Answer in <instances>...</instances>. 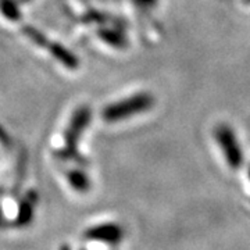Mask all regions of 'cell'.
I'll use <instances>...</instances> for the list:
<instances>
[{
  "label": "cell",
  "instance_id": "1",
  "mask_svg": "<svg viewBox=\"0 0 250 250\" xmlns=\"http://www.w3.org/2000/svg\"><path fill=\"white\" fill-rule=\"evenodd\" d=\"M154 96L149 92H138L131 96L116 100L102 110V120L108 124L121 123L149 111L154 106Z\"/></svg>",
  "mask_w": 250,
  "mask_h": 250
},
{
  "label": "cell",
  "instance_id": "4",
  "mask_svg": "<svg viewBox=\"0 0 250 250\" xmlns=\"http://www.w3.org/2000/svg\"><path fill=\"white\" fill-rule=\"evenodd\" d=\"M214 139L223 152L227 164L232 170L241 168L243 166V150L232 128L227 124H218L214 129Z\"/></svg>",
  "mask_w": 250,
  "mask_h": 250
},
{
  "label": "cell",
  "instance_id": "7",
  "mask_svg": "<svg viewBox=\"0 0 250 250\" xmlns=\"http://www.w3.org/2000/svg\"><path fill=\"white\" fill-rule=\"evenodd\" d=\"M67 181L70 187L80 193H85L90 189V179L85 171L70 170L67 172Z\"/></svg>",
  "mask_w": 250,
  "mask_h": 250
},
{
  "label": "cell",
  "instance_id": "3",
  "mask_svg": "<svg viewBox=\"0 0 250 250\" xmlns=\"http://www.w3.org/2000/svg\"><path fill=\"white\" fill-rule=\"evenodd\" d=\"M22 34L27 36L34 45H36L38 47L46 49V52L49 54H52V57H53L54 60H57L60 64H62L65 68H68V70L78 68L80 62H78L77 56L71 53L67 47H64L62 43L46 38L41 31H38V29L31 27V25H25V27L22 28Z\"/></svg>",
  "mask_w": 250,
  "mask_h": 250
},
{
  "label": "cell",
  "instance_id": "11",
  "mask_svg": "<svg viewBox=\"0 0 250 250\" xmlns=\"http://www.w3.org/2000/svg\"><path fill=\"white\" fill-rule=\"evenodd\" d=\"M249 178H250V168H249Z\"/></svg>",
  "mask_w": 250,
  "mask_h": 250
},
{
  "label": "cell",
  "instance_id": "8",
  "mask_svg": "<svg viewBox=\"0 0 250 250\" xmlns=\"http://www.w3.org/2000/svg\"><path fill=\"white\" fill-rule=\"evenodd\" d=\"M136 7L142 10H150L157 4V0H134Z\"/></svg>",
  "mask_w": 250,
  "mask_h": 250
},
{
  "label": "cell",
  "instance_id": "6",
  "mask_svg": "<svg viewBox=\"0 0 250 250\" xmlns=\"http://www.w3.org/2000/svg\"><path fill=\"white\" fill-rule=\"evenodd\" d=\"M36 205V196L35 193L28 195L18 207V215L16 218V225L17 227H25L28 224L32 221L34 218V210H35Z\"/></svg>",
  "mask_w": 250,
  "mask_h": 250
},
{
  "label": "cell",
  "instance_id": "5",
  "mask_svg": "<svg viewBox=\"0 0 250 250\" xmlns=\"http://www.w3.org/2000/svg\"><path fill=\"white\" fill-rule=\"evenodd\" d=\"M85 238L88 241L117 245L124 238V229L118 224H99V225H95V227H90L85 231Z\"/></svg>",
  "mask_w": 250,
  "mask_h": 250
},
{
  "label": "cell",
  "instance_id": "10",
  "mask_svg": "<svg viewBox=\"0 0 250 250\" xmlns=\"http://www.w3.org/2000/svg\"><path fill=\"white\" fill-rule=\"evenodd\" d=\"M243 1H245L246 4H250V0H243Z\"/></svg>",
  "mask_w": 250,
  "mask_h": 250
},
{
  "label": "cell",
  "instance_id": "9",
  "mask_svg": "<svg viewBox=\"0 0 250 250\" xmlns=\"http://www.w3.org/2000/svg\"><path fill=\"white\" fill-rule=\"evenodd\" d=\"M60 250H71V249H70V248H68L67 245H62V248H60Z\"/></svg>",
  "mask_w": 250,
  "mask_h": 250
},
{
  "label": "cell",
  "instance_id": "2",
  "mask_svg": "<svg viewBox=\"0 0 250 250\" xmlns=\"http://www.w3.org/2000/svg\"><path fill=\"white\" fill-rule=\"evenodd\" d=\"M90 110L89 107L83 106L80 107L78 110H75V113L71 116V120L67 125V129L62 135V139H64V145L62 147H60L57 150V154L62 157V159H75L78 157V153H77V146L80 142L81 135L83 134V131L86 129V126L89 124L90 121Z\"/></svg>",
  "mask_w": 250,
  "mask_h": 250
}]
</instances>
